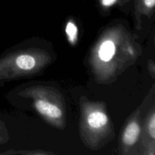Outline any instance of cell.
<instances>
[{
  "mask_svg": "<svg viewBox=\"0 0 155 155\" xmlns=\"http://www.w3.org/2000/svg\"><path fill=\"white\" fill-rule=\"evenodd\" d=\"M35 107L40 114L49 119H58L61 117V110L54 104L43 100H38L35 102Z\"/></svg>",
  "mask_w": 155,
  "mask_h": 155,
  "instance_id": "6da1fadb",
  "label": "cell"
},
{
  "mask_svg": "<svg viewBox=\"0 0 155 155\" xmlns=\"http://www.w3.org/2000/svg\"><path fill=\"white\" fill-rule=\"evenodd\" d=\"M140 134V127L136 122H132L125 129L123 135V142L127 145H133Z\"/></svg>",
  "mask_w": 155,
  "mask_h": 155,
  "instance_id": "7a4b0ae2",
  "label": "cell"
},
{
  "mask_svg": "<svg viewBox=\"0 0 155 155\" xmlns=\"http://www.w3.org/2000/svg\"><path fill=\"white\" fill-rule=\"evenodd\" d=\"M115 45L112 41L107 40L101 44L99 49V57L101 61L104 62L111 60L115 53Z\"/></svg>",
  "mask_w": 155,
  "mask_h": 155,
  "instance_id": "277c9868",
  "label": "cell"
},
{
  "mask_svg": "<svg viewBox=\"0 0 155 155\" xmlns=\"http://www.w3.org/2000/svg\"><path fill=\"white\" fill-rule=\"evenodd\" d=\"M148 130H149V134L151 135V138L154 139L155 138V117L154 114H153L151 116V120L148 124Z\"/></svg>",
  "mask_w": 155,
  "mask_h": 155,
  "instance_id": "52a82bcc",
  "label": "cell"
},
{
  "mask_svg": "<svg viewBox=\"0 0 155 155\" xmlns=\"http://www.w3.org/2000/svg\"><path fill=\"white\" fill-rule=\"evenodd\" d=\"M17 66L22 70L29 71L34 68L36 64L35 59L28 54H23L19 56L16 60Z\"/></svg>",
  "mask_w": 155,
  "mask_h": 155,
  "instance_id": "5b68a950",
  "label": "cell"
},
{
  "mask_svg": "<svg viewBox=\"0 0 155 155\" xmlns=\"http://www.w3.org/2000/svg\"><path fill=\"white\" fill-rule=\"evenodd\" d=\"M87 122L92 128L99 129L105 127L107 124V117L103 112L94 111L88 116Z\"/></svg>",
  "mask_w": 155,
  "mask_h": 155,
  "instance_id": "3957f363",
  "label": "cell"
},
{
  "mask_svg": "<svg viewBox=\"0 0 155 155\" xmlns=\"http://www.w3.org/2000/svg\"><path fill=\"white\" fill-rule=\"evenodd\" d=\"M65 32H66L67 36H68L70 43L74 45L77 42V36H78V28H77V26L72 21H69L66 26Z\"/></svg>",
  "mask_w": 155,
  "mask_h": 155,
  "instance_id": "8992f818",
  "label": "cell"
}]
</instances>
